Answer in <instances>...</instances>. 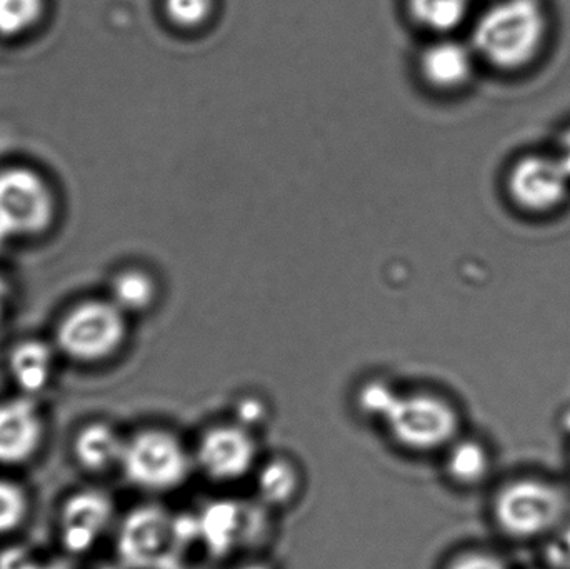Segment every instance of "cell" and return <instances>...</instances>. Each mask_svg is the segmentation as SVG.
I'll list each match as a JSON object with an SVG mask.
<instances>
[{
	"instance_id": "1",
	"label": "cell",
	"mask_w": 570,
	"mask_h": 569,
	"mask_svg": "<svg viewBox=\"0 0 570 569\" xmlns=\"http://www.w3.org/2000/svg\"><path fill=\"white\" fill-rule=\"evenodd\" d=\"M548 17L539 0H501L475 23L472 49L502 70H519L541 53Z\"/></svg>"
},
{
	"instance_id": "2",
	"label": "cell",
	"mask_w": 570,
	"mask_h": 569,
	"mask_svg": "<svg viewBox=\"0 0 570 569\" xmlns=\"http://www.w3.org/2000/svg\"><path fill=\"white\" fill-rule=\"evenodd\" d=\"M197 520L170 517L157 507L136 508L124 518L117 534L120 560L130 569H176L177 557L193 540Z\"/></svg>"
},
{
	"instance_id": "3",
	"label": "cell",
	"mask_w": 570,
	"mask_h": 569,
	"mask_svg": "<svg viewBox=\"0 0 570 569\" xmlns=\"http://www.w3.org/2000/svg\"><path fill=\"white\" fill-rule=\"evenodd\" d=\"M56 217V194L39 170L29 166L0 169V239L42 236Z\"/></svg>"
},
{
	"instance_id": "4",
	"label": "cell",
	"mask_w": 570,
	"mask_h": 569,
	"mask_svg": "<svg viewBox=\"0 0 570 569\" xmlns=\"http://www.w3.org/2000/svg\"><path fill=\"white\" fill-rule=\"evenodd\" d=\"M127 337L126 313L112 300H87L67 311L56 331L60 353L77 363L114 356Z\"/></svg>"
},
{
	"instance_id": "5",
	"label": "cell",
	"mask_w": 570,
	"mask_h": 569,
	"mask_svg": "<svg viewBox=\"0 0 570 569\" xmlns=\"http://www.w3.org/2000/svg\"><path fill=\"white\" fill-rule=\"evenodd\" d=\"M194 458L176 434L144 430L124 447L120 470L132 487L150 493H167L186 483Z\"/></svg>"
},
{
	"instance_id": "6",
	"label": "cell",
	"mask_w": 570,
	"mask_h": 569,
	"mask_svg": "<svg viewBox=\"0 0 570 569\" xmlns=\"http://www.w3.org/2000/svg\"><path fill=\"white\" fill-rule=\"evenodd\" d=\"M382 421L395 443L414 453L451 447L459 433L455 408L432 394H399Z\"/></svg>"
},
{
	"instance_id": "7",
	"label": "cell",
	"mask_w": 570,
	"mask_h": 569,
	"mask_svg": "<svg viewBox=\"0 0 570 569\" xmlns=\"http://www.w3.org/2000/svg\"><path fill=\"white\" fill-rule=\"evenodd\" d=\"M499 527L515 538H538L554 530L566 518V498L558 488L522 480L504 488L495 501Z\"/></svg>"
},
{
	"instance_id": "8",
	"label": "cell",
	"mask_w": 570,
	"mask_h": 569,
	"mask_svg": "<svg viewBox=\"0 0 570 569\" xmlns=\"http://www.w3.org/2000/svg\"><path fill=\"white\" fill-rule=\"evenodd\" d=\"M194 461L209 480L234 483L256 468L257 443L243 424L214 426L200 438Z\"/></svg>"
},
{
	"instance_id": "9",
	"label": "cell",
	"mask_w": 570,
	"mask_h": 569,
	"mask_svg": "<svg viewBox=\"0 0 570 569\" xmlns=\"http://www.w3.org/2000/svg\"><path fill=\"white\" fill-rule=\"evenodd\" d=\"M570 177L556 156L521 157L508 177L511 199L529 213L558 209L568 197Z\"/></svg>"
},
{
	"instance_id": "10",
	"label": "cell",
	"mask_w": 570,
	"mask_h": 569,
	"mask_svg": "<svg viewBox=\"0 0 570 569\" xmlns=\"http://www.w3.org/2000/svg\"><path fill=\"white\" fill-rule=\"evenodd\" d=\"M114 504L102 491L82 490L73 493L60 510L59 533L69 553L92 550L112 523Z\"/></svg>"
},
{
	"instance_id": "11",
	"label": "cell",
	"mask_w": 570,
	"mask_h": 569,
	"mask_svg": "<svg viewBox=\"0 0 570 569\" xmlns=\"http://www.w3.org/2000/svg\"><path fill=\"white\" fill-rule=\"evenodd\" d=\"M43 440V423L32 398L0 403V464L17 467L29 461Z\"/></svg>"
},
{
	"instance_id": "12",
	"label": "cell",
	"mask_w": 570,
	"mask_h": 569,
	"mask_svg": "<svg viewBox=\"0 0 570 569\" xmlns=\"http://www.w3.org/2000/svg\"><path fill=\"white\" fill-rule=\"evenodd\" d=\"M474 49L458 40L445 39L431 43L422 52V77L434 89H461L474 73Z\"/></svg>"
},
{
	"instance_id": "13",
	"label": "cell",
	"mask_w": 570,
	"mask_h": 569,
	"mask_svg": "<svg viewBox=\"0 0 570 569\" xmlns=\"http://www.w3.org/2000/svg\"><path fill=\"white\" fill-rule=\"evenodd\" d=\"M53 350L42 340H23L9 354V371L23 396H36L52 380Z\"/></svg>"
},
{
	"instance_id": "14",
	"label": "cell",
	"mask_w": 570,
	"mask_h": 569,
	"mask_svg": "<svg viewBox=\"0 0 570 569\" xmlns=\"http://www.w3.org/2000/svg\"><path fill=\"white\" fill-rule=\"evenodd\" d=\"M126 441L106 423H90L73 440V458L83 470L102 473L120 467Z\"/></svg>"
},
{
	"instance_id": "15",
	"label": "cell",
	"mask_w": 570,
	"mask_h": 569,
	"mask_svg": "<svg viewBox=\"0 0 570 569\" xmlns=\"http://www.w3.org/2000/svg\"><path fill=\"white\" fill-rule=\"evenodd\" d=\"M197 530L209 550L224 555L236 547L237 538L246 530L243 510L229 501H217L200 514Z\"/></svg>"
},
{
	"instance_id": "16",
	"label": "cell",
	"mask_w": 570,
	"mask_h": 569,
	"mask_svg": "<svg viewBox=\"0 0 570 569\" xmlns=\"http://www.w3.org/2000/svg\"><path fill=\"white\" fill-rule=\"evenodd\" d=\"M471 9V0H409V12L415 22L432 32L458 29Z\"/></svg>"
},
{
	"instance_id": "17",
	"label": "cell",
	"mask_w": 570,
	"mask_h": 569,
	"mask_svg": "<svg viewBox=\"0 0 570 569\" xmlns=\"http://www.w3.org/2000/svg\"><path fill=\"white\" fill-rule=\"evenodd\" d=\"M261 500L271 507H285L297 497L301 477L287 460H273L264 464L257 477Z\"/></svg>"
},
{
	"instance_id": "18",
	"label": "cell",
	"mask_w": 570,
	"mask_h": 569,
	"mask_svg": "<svg viewBox=\"0 0 570 569\" xmlns=\"http://www.w3.org/2000/svg\"><path fill=\"white\" fill-rule=\"evenodd\" d=\"M445 468L455 483L472 487L488 477L491 458L482 444L475 441H461V443L451 444Z\"/></svg>"
},
{
	"instance_id": "19",
	"label": "cell",
	"mask_w": 570,
	"mask_h": 569,
	"mask_svg": "<svg viewBox=\"0 0 570 569\" xmlns=\"http://www.w3.org/2000/svg\"><path fill=\"white\" fill-rule=\"evenodd\" d=\"M156 293V283L146 271L126 269L114 277L110 300L126 314L142 313L153 306Z\"/></svg>"
},
{
	"instance_id": "20",
	"label": "cell",
	"mask_w": 570,
	"mask_h": 569,
	"mask_svg": "<svg viewBox=\"0 0 570 569\" xmlns=\"http://www.w3.org/2000/svg\"><path fill=\"white\" fill-rule=\"evenodd\" d=\"M43 0H0V37L16 39L32 30L43 16Z\"/></svg>"
},
{
	"instance_id": "21",
	"label": "cell",
	"mask_w": 570,
	"mask_h": 569,
	"mask_svg": "<svg viewBox=\"0 0 570 569\" xmlns=\"http://www.w3.org/2000/svg\"><path fill=\"white\" fill-rule=\"evenodd\" d=\"M29 500L19 484L0 480V534L12 533L26 520Z\"/></svg>"
},
{
	"instance_id": "22",
	"label": "cell",
	"mask_w": 570,
	"mask_h": 569,
	"mask_svg": "<svg viewBox=\"0 0 570 569\" xmlns=\"http://www.w3.org/2000/svg\"><path fill=\"white\" fill-rule=\"evenodd\" d=\"M399 393L385 381H368L358 390L357 403L362 413L375 420H384Z\"/></svg>"
},
{
	"instance_id": "23",
	"label": "cell",
	"mask_w": 570,
	"mask_h": 569,
	"mask_svg": "<svg viewBox=\"0 0 570 569\" xmlns=\"http://www.w3.org/2000/svg\"><path fill=\"white\" fill-rule=\"evenodd\" d=\"M214 0H166L170 22L183 29H196L209 20Z\"/></svg>"
},
{
	"instance_id": "24",
	"label": "cell",
	"mask_w": 570,
	"mask_h": 569,
	"mask_svg": "<svg viewBox=\"0 0 570 569\" xmlns=\"http://www.w3.org/2000/svg\"><path fill=\"white\" fill-rule=\"evenodd\" d=\"M448 569H508L499 558L488 553H468L455 558Z\"/></svg>"
},
{
	"instance_id": "25",
	"label": "cell",
	"mask_w": 570,
	"mask_h": 569,
	"mask_svg": "<svg viewBox=\"0 0 570 569\" xmlns=\"http://www.w3.org/2000/svg\"><path fill=\"white\" fill-rule=\"evenodd\" d=\"M264 413H266V410H264V406L259 401L246 400L244 401L243 406L239 408V424L249 428V424L253 423V421H263Z\"/></svg>"
},
{
	"instance_id": "26",
	"label": "cell",
	"mask_w": 570,
	"mask_h": 569,
	"mask_svg": "<svg viewBox=\"0 0 570 569\" xmlns=\"http://www.w3.org/2000/svg\"><path fill=\"white\" fill-rule=\"evenodd\" d=\"M556 157H558L559 163H561V166L564 167L566 173L570 177V127L568 130H564L561 140H559V149Z\"/></svg>"
},
{
	"instance_id": "27",
	"label": "cell",
	"mask_w": 570,
	"mask_h": 569,
	"mask_svg": "<svg viewBox=\"0 0 570 569\" xmlns=\"http://www.w3.org/2000/svg\"><path fill=\"white\" fill-rule=\"evenodd\" d=\"M7 297H9V286L6 281L0 277V321H2L3 313H6Z\"/></svg>"
},
{
	"instance_id": "28",
	"label": "cell",
	"mask_w": 570,
	"mask_h": 569,
	"mask_svg": "<svg viewBox=\"0 0 570 569\" xmlns=\"http://www.w3.org/2000/svg\"><path fill=\"white\" fill-rule=\"evenodd\" d=\"M562 548H564L566 555L570 558V514L568 517V523H566L564 531H562Z\"/></svg>"
},
{
	"instance_id": "29",
	"label": "cell",
	"mask_w": 570,
	"mask_h": 569,
	"mask_svg": "<svg viewBox=\"0 0 570 569\" xmlns=\"http://www.w3.org/2000/svg\"><path fill=\"white\" fill-rule=\"evenodd\" d=\"M33 569H67V568L60 567V565H50V567H46V568H33Z\"/></svg>"
},
{
	"instance_id": "30",
	"label": "cell",
	"mask_w": 570,
	"mask_h": 569,
	"mask_svg": "<svg viewBox=\"0 0 570 569\" xmlns=\"http://www.w3.org/2000/svg\"><path fill=\"white\" fill-rule=\"evenodd\" d=\"M243 569H269V568L261 567V565H254V567H247V568H243Z\"/></svg>"
}]
</instances>
